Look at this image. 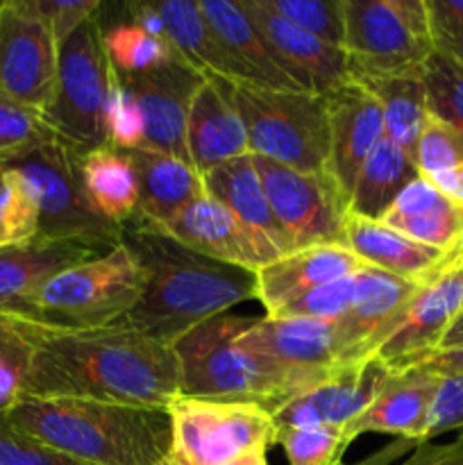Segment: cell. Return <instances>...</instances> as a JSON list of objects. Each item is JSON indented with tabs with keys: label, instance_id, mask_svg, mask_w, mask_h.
<instances>
[{
	"label": "cell",
	"instance_id": "1",
	"mask_svg": "<svg viewBox=\"0 0 463 465\" xmlns=\"http://www.w3.org/2000/svg\"><path fill=\"white\" fill-rule=\"evenodd\" d=\"M32 345L25 398H75L163 407L180 398L172 345L127 327L54 325L25 313L0 312Z\"/></svg>",
	"mask_w": 463,
	"mask_h": 465
},
{
	"label": "cell",
	"instance_id": "2",
	"mask_svg": "<svg viewBox=\"0 0 463 465\" xmlns=\"http://www.w3.org/2000/svg\"><path fill=\"white\" fill-rule=\"evenodd\" d=\"M121 243L143 272V293L118 322L172 345L200 322L257 298V275L186 248L143 213L121 225Z\"/></svg>",
	"mask_w": 463,
	"mask_h": 465
},
{
	"label": "cell",
	"instance_id": "3",
	"mask_svg": "<svg viewBox=\"0 0 463 465\" xmlns=\"http://www.w3.org/2000/svg\"><path fill=\"white\" fill-rule=\"evenodd\" d=\"M9 427L86 465H157L171 454L168 409L75 398H23Z\"/></svg>",
	"mask_w": 463,
	"mask_h": 465
},
{
	"label": "cell",
	"instance_id": "4",
	"mask_svg": "<svg viewBox=\"0 0 463 465\" xmlns=\"http://www.w3.org/2000/svg\"><path fill=\"white\" fill-rule=\"evenodd\" d=\"M254 316L221 313L200 322L172 343L180 366V395L222 402H248L275 413L298 398L293 380L241 343Z\"/></svg>",
	"mask_w": 463,
	"mask_h": 465
},
{
	"label": "cell",
	"instance_id": "5",
	"mask_svg": "<svg viewBox=\"0 0 463 465\" xmlns=\"http://www.w3.org/2000/svg\"><path fill=\"white\" fill-rule=\"evenodd\" d=\"M230 91L245 125L250 154L295 171H325L331 143L327 98L234 82Z\"/></svg>",
	"mask_w": 463,
	"mask_h": 465
},
{
	"label": "cell",
	"instance_id": "6",
	"mask_svg": "<svg viewBox=\"0 0 463 465\" xmlns=\"http://www.w3.org/2000/svg\"><path fill=\"white\" fill-rule=\"evenodd\" d=\"M143 272L123 243L50 277L23 307L25 316L54 325L113 327L136 307Z\"/></svg>",
	"mask_w": 463,
	"mask_h": 465
},
{
	"label": "cell",
	"instance_id": "7",
	"mask_svg": "<svg viewBox=\"0 0 463 465\" xmlns=\"http://www.w3.org/2000/svg\"><path fill=\"white\" fill-rule=\"evenodd\" d=\"M350 77H422L434 53L425 0H343Z\"/></svg>",
	"mask_w": 463,
	"mask_h": 465
},
{
	"label": "cell",
	"instance_id": "8",
	"mask_svg": "<svg viewBox=\"0 0 463 465\" xmlns=\"http://www.w3.org/2000/svg\"><path fill=\"white\" fill-rule=\"evenodd\" d=\"M112 73L98 12L59 44L57 82L53 100L44 112L54 134L75 153L84 154L107 145L104 107L112 89Z\"/></svg>",
	"mask_w": 463,
	"mask_h": 465
},
{
	"label": "cell",
	"instance_id": "9",
	"mask_svg": "<svg viewBox=\"0 0 463 465\" xmlns=\"http://www.w3.org/2000/svg\"><path fill=\"white\" fill-rule=\"evenodd\" d=\"M5 168L21 173L34 193L41 236L82 241L104 252L121 243V225L100 216L86 198L80 180V153L59 136Z\"/></svg>",
	"mask_w": 463,
	"mask_h": 465
},
{
	"label": "cell",
	"instance_id": "10",
	"mask_svg": "<svg viewBox=\"0 0 463 465\" xmlns=\"http://www.w3.org/2000/svg\"><path fill=\"white\" fill-rule=\"evenodd\" d=\"M171 454L182 465H222L254 448L275 445V422L248 402L180 398L168 404Z\"/></svg>",
	"mask_w": 463,
	"mask_h": 465
},
{
	"label": "cell",
	"instance_id": "11",
	"mask_svg": "<svg viewBox=\"0 0 463 465\" xmlns=\"http://www.w3.org/2000/svg\"><path fill=\"white\" fill-rule=\"evenodd\" d=\"M263 193L293 250L340 243L350 198L327 171L304 173L252 154Z\"/></svg>",
	"mask_w": 463,
	"mask_h": 465
},
{
	"label": "cell",
	"instance_id": "12",
	"mask_svg": "<svg viewBox=\"0 0 463 465\" xmlns=\"http://www.w3.org/2000/svg\"><path fill=\"white\" fill-rule=\"evenodd\" d=\"M59 44L32 0L0 3V95L44 114L57 82Z\"/></svg>",
	"mask_w": 463,
	"mask_h": 465
},
{
	"label": "cell",
	"instance_id": "13",
	"mask_svg": "<svg viewBox=\"0 0 463 465\" xmlns=\"http://www.w3.org/2000/svg\"><path fill=\"white\" fill-rule=\"evenodd\" d=\"M241 343L280 366L298 393L313 389L343 366L334 322L316 318H254L241 334Z\"/></svg>",
	"mask_w": 463,
	"mask_h": 465
},
{
	"label": "cell",
	"instance_id": "14",
	"mask_svg": "<svg viewBox=\"0 0 463 465\" xmlns=\"http://www.w3.org/2000/svg\"><path fill=\"white\" fill-rule=\"evenodd\" d=\"M116 75L136 100L143 116V148L159 150L191 163L186 150V123H189L191 100L204 82L202 73L175 54L153 71L136 73V75L116 73Z\"/></svg>",
	"mask_w": 463,
	"mask_h": 465
},
{
	"label": "cell",
	"instance_id": "15",
	"mask_svg": "<svg viewBox=\"0 0 463 465\" xmlns=\"http://www.w3.org/2000/svg\"><path fill=\"white\" fill-rule=\"evenodd\" d=\"M390 371L377 357L343 363L320 384L304 391L272 413L277 431L336 427L345 430L357 420L377 398Z\"/></svg>",
	"mask_w": 463,
	"mask_h": 465
},
{
	"label": "cell",
	"instance_id": "16",
	"mask_svg": "<svg viewBox=\"0 0 463 465\" xmlns=\"http://www.w3.org/2000/svg\"><path fill=\"white\" fill-rule=\"evenodd\" d=\"M461 313L463 268L457 266L418 291L372 357L379 359L390 372L416 366L422 357L438 350Z\"/></svg>",
	"mask_w": 463,
	"mask_h": 465
},
{
	"label": "cell",
	"instance_id": "17",
	"mask_svg": "<svg viewBox=\"0 0 463 465\" xmlns=\"http://www.w3.org/2000/svg\"><path fill=\"white\" fill-rule=\"evenodd\" d=\"M241 5L271 45L281 71L300 89L327 98L350 82L348 53L343 48L300 30L298 25L268 9L263 0H241Z\"/></svg>",
	"mask_w": 463,
	"mask_h": 465
},
{
	"label": "cell",
	"instance_id": "18",
	"mask_svg": "<svg viewBox=\"0 0 463 465\" xmlns=\"http://www.w3.org/2000/svg\"><path fill=\"white\" fill-rule=\"evenodd\" d=\"M420 289L379 268L366 266L359 271L350 309L334 322L340 361L352 363L372 357Z\"/></svg>",
	"mask_w": 463,
	"mask_h": 465
},
{
	"label": "cell",
	"instance_id": "19",
	"mask_svg": "<svg viewBox=\"0 0 463 465\" xmlns=\"http://www.w3.org/2000/svg\"><path fill=\"white\" fill-rule=\"evenodd\" d=\"M162 227L186 248L250 272L261 271L281 257L277 250L257 239L230 209L207 195L195 200Z\"/></svg>",
	"mask_w": 463,
	"mask_h": 465
},
{
	"label": "cell",
	"instance_id": "20",
	"mask_svg": "<svg viewBox=\"0 0 463 465\" xmlns=\"http://www.w3.org/2000/svg\"><path fill=\"white\" fill-rule=\"evenodd\" d=\"M327 109L331 143L325 171L350 198L363 162L384 139V116L375 95L354 80L327 95Z\"/></svg>",
	"mask_w": 463,
	"mask_h": 465
},
{
	"label": "cell",
	"instance_id": "21",
	"mask_svg": "<svg viewBox=\"0 0 463 465\" xmlns=\"http://www.w3.org/2000/svg\"><path fill=\"white\" fill-rule=\"evenodd\" d=\"M186 150L200 175L250 154L245 125L227 80L204 75V82L195 91L186 123Z\"/></svg>",
	"mask_w": 463,
	"mask_h": 465
},
{
	"label": "cell",
	"instance_id": "22",
	"mask_svg": "<svg viewBox=\"0 0 463 465\" xmlns=\"http://www.w3.org/2000/svg\"><path fill=\"white\" fill-rule=\"evenodd\" d=\"M436 381L438 377L422 366L390 372L370 407L345 427V440L352 443L363 434H390L395 439L425 445L427 413Z\"/></svg>",
	"mask_w": 463,
	"mask_h": 465
},
{
	"label": "cell",
	"instance_id": "23",
	"mask_svg": "<svg viewBox=\"0 0 463 465\" xmlns=\"http://www.w3.org/2000/svg\"><path fill=\"white\" fill-rule=\"evenodd\" d=\"M363 268L366 263L340 243L293 250L254 272L257 300L266 309V316H275L280 309L307 295L309 291L343 280Z\"/></svg>",
	"mask_w": 463,
	"mask_h": 465
},
{
	"label": "cell",
	"instance_id": "24",
	"mask_svg": "<svg viewBox=\"0 0 463 465\" xmlns=\"http://www.w3.org/2000/svg\"><path fill=\"white\" fill-rule=\"evenodd\" d=\"M340 245L352 250L366 266L379 268L418 286L431 284L443 272L457 268V263L438 250L418 243L384 223L368 221L354 213L345 218Z\"/></svg>",
	"mask_w": 463,
	"mask_h": 465
},
{
	"label": "cell",
	"instance_id": "25",
	"mask_svg": "<svg viewBox=\"0 0 463 465\" xmlns=\"http://www.w3.org/2000/svg\"><path fill=\"white\" fill-rule=\"evenodd\" d=\"M104 254V250L71 239L36 236L0 245V312H23L27 300L57 272Z\"/></svg>",
	"mask_w": 463,
	"mask_h": 465
},
{
	"label": "cell",
	"instance_id": "26",
	"mask_svg": "<svg viewBox=\"0 0 463 465\" xmlns=\"http://www.w3.org/2000/svg\"><path fill=\"white\" fill-rule=\"evenodd\" d=\"M379 223L422 245L438 250L454 263L463 259V207L445 198L429 180L418 177L395 198Z\"/></svg>",
	"mask_w": 463,
	"mask_h": 465
},
{
	"label": "cell",
	"instance_id": "27",
	"mask_svg": "<svg viewBox=\"0 0 463 465\" xmlns=\"http://www.w3.org/2000/svg\"><path fill=\"white\" fill-rule=\"evenodd\" d=\"M202 184L204 195L230 209L257 239L280 254L293 252V243L268 204L252 154H243L204 173Z\"/></svg>",
	"mask_w": 463,
	"mask_h": 465
},
{
	"label": "cell",
	"instance_id": "28",
	"mask_svg": "<svg viewBox=\"0 0 463 465\" xmlns=\"http://www.w3.org/2000/svg\"><path fill=\"white\" fill-rule=\"evenodd\" d=\"M157 7L166 25L168 44L195 71L234 84H254L248 68L225 48V44L212 30L207 18L200 12L198 0H162Z\"/></svg>",
	"mask_w": 463,
	"mask_h": 465
},
{
	"label": "cell",
	"instance_id": "29",
	"mask_svg": "<svg viewBox=\"0 0 463 465\" xmlns=\"http://www.w3.org/2000/svg\"><path fill=\"white\" fill-rule=\"evenodd\" d=\"M139 182V213L150 221H171L195 200L204 198L202 175L189 162L159 150H127Z\"/></svg>",
	"mask_w": 463,
	"mask_h": 465
},
{
	"label": "cell",
	"instance_id": "30",
	"mask_svg": "<svg viewBox=\"0 0 463 465\" xmlns=\"http://www.w3.org/2000/svg\"><path fill=\"white\" fill-rule=\"evenodd\" d=\"M198 7L225 48L248 68L254 84L277 91H302L281 71L241 0H198Z\"/></svg>",
	"mask_w": 463,
	"mask_h": 465
},
{
	"label": "cell",
	"instance_id": "31",
	"mask_svg": "<svg viewBox=\"0 0 463 465\" xmlns=\"http://www.w3.org/2000/svg\"><path fill=\"white\" fill-rule=\"evenodd\" d=\"M80 180L91 207L113 225L139 212V182L130 157L112 145L80 154Z\"/></svg>",
	"mask_w": 463,
	"mask_h": 465
},
{
	"label": "cell",
	"instance_id": "32",
	"mask_svg": "<svg viewBox=\"0 0 463 465\" xmlns=\"http://www.w3.org/2000/svg\"><path fill=\"white\" fill-rule=\"evenodd\" d=\"M418 177L420 175L411 154L384 136L359 171L350 195V213L381 221L395 198Z\"/></svg>",
	"mask_w": 463,
	"mask_h": 465
},
{
	"label": "cell",
	"instance_id": "33",
	"mask_svg": "<svg viewBox=\"0 0 463 465\" xmlns=\"http://www.w3.org/2000/svg\"><path fill=\"white\" fill-rule=\"evenodd\" d=\"M377 98L384 116V136L413 157L429 114L422 77H350ZM416 163V162H413Z\"/></svg>",
	"mask_w": 463,
	"mask_h": 465
},
{
	"label": "cell",
	"instance_id": "34",
	"mask_svg": "<svg viewBox=\"0 0 463 465\" xmlns=\"http://www.w3.org/2000/svg\"><path fill=\"white\" fill-rule=\"evenodd\" d=\"M103 30L107 57L113 71L121 75L153 71L177 54L168 41L154 39L132 21L116 23L112 27H104L103 23Z\"/></svg>",
	"mask_w": 463,
	"mask_h": 465
},
{
	"label": "cell",
	"instance_id": "35",
	"mask_svg": "<svg viewBox=\"0 0 463 465\" xmlns=\"http://www.w3.org/2000/svg\"><path fill=\"white\" fill-rule=\"evenodd\" d=\"M39 236V204L14 168H0V245L25 243Z\"/></svg>",
	"mask_w": 463,
	"mask_h": 465
},
{
	"label": "cell",
	"instance_id": "36",
	"mask_svg": "<svg viewBox=\"0 0 463 465\" xmlns=\"http://www.w3.org/2000/svg\"><path fill=\"white\" fill-rule=\"evenodd\" d=\"M54 136L44 114L0 95V168L25 157Z\"/></svg>",
	"mask_w": 463,
	"mask_h": 465
},
{
	"label": "cell",
	"instance_id": "37",
	"mask_svg": "<svg viewBox=\"0 0 463 465\" xmlns=\"http://www.w3.org/2000/svg\"><path fill=\"white\" fill-rule=\"evenodd\" d=\"M418 175L429 180L440 173L463 166V127L443 121L436 114H427L420 139L413 153Z\"/></svg>",
	"mask_w": 463,
	"mask_h": 465
},
{
	"label": "cell",
	"instance_id": "38",
	"mask_svg": "<svg viewBox=\"0 0 463 465\" xmlns=\"http://www.w3.org/2000/svg\"><path fill=\"white\" fill-rule=\"evenodd\" d=\"M32 345L7 313H0V418L7 416L27 393Z\"/></svg>",
	"mask_w": 463,
	"mask_h": 465
},
{
	"label": "cell",
	"instance_id": "39",
	"mask_svg": "<svg viewBox=\"0 0 463 465\" xmlns=\"http://www.w3.org/2000/svg\"><path fill=\"white\" fill-rule=\"evenodd\" d=\"M263 3L300 30L343 48V0H263Z\"/></svg>",
	"mask_w": 463,
	"mask_h": 465
},
{
	"label": "cell",
	"instance_id": "40",
	"mask_svg": "<svg viewBox=\"0 0 463 465\" xmlns=\"http://www.w3.org/2000/svg\"><path fill=\"white\" fill-rule=\"evenodd\" d=\"M275 443L284 448L289 465H340L350 448L343 430L336 427L277 431Z\"/></svg>",
	"mask_w": 463,
	"mask_h": 465
},
{
	"label": "cell",
	"instance_id": "41",
	"mask_svg": "<svg viewBox=\"0 0 463 465\" xmlns=\"http://www.w3.org/2000/svg\"><path fill=\"white\" fill-rule=\"evenodd\" d=\"M429 112L443 121L463 127V66L431 53L422 71Z\"/></svg>",
	"mask_w": 463,
	"mask_h": 465
},
{
	"label": "cell",
	"instance_id": "42",
	"mask_svg": "<svg viewBox=\"0 0 463 465\" xmlns=\"http://www.w3.org/2000/svg\"><path fill=\"white\" fill-rule=\"evenodd\" d=\"M104 134H107V145L123 153L143 148V116L130 91L118 80L116 71L112 73V89H109L107 107H104Z\"/></svg>",
	"mask_w": 463,
	"mask_h": 465
},
{
	"label": "cell",
	"instance_id": "43",
	"mask_svg": "<svg viewBox=\"0 0 463 465\" xmlns=\"http://www.w3.org/2000/svg\"><path fill=\"white\" fill-rule=\"evenodd\" d=\"M354 284H357V272L343 277V280L330 282L325 286L309 291L302 298L293 300L284 309L268 318H316V321L336 322L345 316L354 295Z\"/></svg>",
	"mask_w": 463,
	"mask_h": 465
},
{
	"label": "cell",
	"instance_id": "44",
	"mask_svg": "<svg viewBox=\"0 0 463 465\" xmlns=\"http://www.w3.org/2000/svg\"><path fill=\"white\" fill-rule=\"evenodd\" d=\"M434 53L463 66V0H425Z\"/></svg>",
	"mask_w": 463,
	"mask_h": 465
},
{
	"label": "cell",
	"instance_id": "45",
	"mask_svg": "<svg viewBox=\"0 0 463 465\" xmlns=\"http://www.w3.org/2000/svg\"><path fill=\"white\" fill-rule=\"evenodd\" d=\"M448 431L463 436V375H443L436 381L425 425V443Z\"/></svg>",
	"mask_w": 463,
	"mask_h": 465
},
{
	"label": "cell",
	"instance_id": "46",
	"mask_svg": "<svg viewBox=\"0 0 463 465\" xmlns=\"http://www.w3.org/2000/svg\"><path fill=\"white\" fill-rule=\"evenodd\" d=\"M0 465H86L21 434L0 418Z\"/></svg>",
	"mask_w": 463,
	"mask_h": 465
},
{
	"label": "cell",
	"instance_id": "47",
	"mask_svg": "<svg viewBox=\"0 0 463 465\" xmlns=\"http://www.w3.org/2000/svg\"><path fill=\"white\" fill-rule=\"evenodd\" d=\"M32 3H34L41 18L48 23L57 44H62L86 18L103 9L100 0H32Z\"/></svg>",
	"mask_w": 463,
	"mask_h": 465
},
{
	"label": "cell",
	"instance_id": "48",
	"mask_svg": "<svg viewBox=\"0 0 463 465\" xmlns=\"http://www.w3.org/2000/svg\"><path fill=\"white\" fill-rule=\"evenodd\" d=\"M399 465H463V436L452 443L418 445L411 457Z\"/></svg>",
	"mask_w": 463,
	"mask_h": 465
},
{
	"label": "cell",
	"instance_id": "49",
	"mask_svg": "<svg viewBox=\"0 0 463 465\" xmlns=\"http://www.w3.org/2000/svg\"><path fill=\"white\" fill-rule=\"evenodd\" d=\"M125 12H127V21L139 25L141 30L148 32V35L154 36V39L168 41L166 25H163V18L162 14H159L157 3H141V0H136V3L125 5Z\"/></svg>",
	"mask_w": 463,
	"mask_h": 465
},
{
	"label": "cell",
	"instance_id": "50",
	"mask_svg": "<svg viewBox=\"0 0 463 465\" xmlns=\"http://www.w3.org/2000/svg\"><path fill=\"white\" fill-rule=\"evenodd\" d=\"M416 366L434 372L436 377L443 375H463V343L457 348H438L422 357Z\"/></svg>",
	"mask_w": 463,
	"mask_h": 465
},
{
	"label": "cell",
	"instance_id": "51",
	"mask_svg": "<svg viewBox=\"0 0 463 465\" xmlns=\"http://www.w3.org/2000/svg\"><path fill=\"white\" fill-rule=\"evenodd\" d=\"M416 448L418 445L411 443V440L395 439V440H390L389 445H384L381 450L372 452L370 457L363 459V461L352 463V465H393L399 457H404V454L411 452V450H416ZM340 465H348V463H340Z\"/></svg>",
	"mask_w": 463,
	"mask_h": 465
},
{
	"label": "cell",
	"instance_id": "52",
	"mask_svg": "<svg viewBox=\"0 0 463 465\" xmlns=\"http://www.w3.org/2000/svg\"><path fill=\"white\" fill-rule=\"evenodd\" d=\"M429 182L445 195V198L454 200V203L463 207V166L429 177Z\"/></svg>",
	"mask_w": 463,
	"mask_h": 465
},
{
	"label": "cell",
	"instance_id": "53",
	"mask_svg": "<svg viewBox=\"0 0 463 465\" xmlns=\"http://www.w3.org/2000/svg\"><path fill=\"white\" fill-rule=\"evenodd\" d=\"M266 450L268 448H254V450H250V452L239 454V457H234L232 461H227L222 465H268Z\"/></svg>",
	"mask_w": 463,
	"mask_h": 465
},
{
	"label": "cell",
	"instance_id": "54",
	"mask_svg": "<svg viewBox=\"0 0 463 465\" xmlns=\"http://www.w3.org/2000/svg\"><path fill=\"white\" fill-rule=\"evenodd\" d=\"M461 343H463V313L454 321V325L449 327L448 334H445V339L440 341L438 348H457V345Z\"/></svg>",
	"mask_w": 463,
	"mask_h": 465
},
{
	"label": "cell",
	"instance_id": "55",
	"mask_svg": "<svg viewBox=\"0 0 463 465\" xmlns=\"http://www.w3.org/2000/svg\"><path fill=\"white\" fill-rule=\"evenodd\" d=\"M157 465H182L180 461H177V459L175 457H172V454H168V457L166 459H163V461H159Z\"/></svg>",
	"mask_w": 463,
	"mask_h": 465
},
{
	"label": "cell",
	"instance_id": "56",
	"mask_svg": "<svg viewBox=\"0 0 463 465\" xmlns=\"http://www.w3.org/2000/svg\"><path fill=\"white\" fill-rule=\"evenodd\" d=\"M0 3H3V0H0Z\"/></svg>",
	"mask_w": 463,
	"mask_h": 465
}]
</instances>
